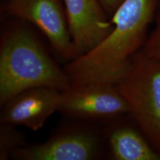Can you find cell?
Instances as JSON below:
<instances>
[{
	"mask_svg": "<svg viewBox=\"0 0 160 160\" xmlns=\"http://www.w3.org/2000/svg\"><path fill=\"white\" fill-rule=\"evenodd\" d=\"M160 0H124L111 17L113 28L85 54L66 63L71 85H117L128 73L133 55L142 49Z\"/></svg>",
	"mask_w": 160,
	"mask_h": 160,
	"instance_id": "6da1fadb",
	"label": "cell"
},
{
	"mask_svg": "<svg viewBox=\"0 0 160 160\" xmlns=\"http://www.w3.org/2000/svg\"><path fill=\"white\" fill-rule=\"evenodd\" d=\"M30 24L13 19L0 42V105L17 93L36 87L66 91L71 86L64 68L56 62Z\"/></svg>",
	"mask_w": 160,
	"mask_h": 160,
	"instance_id": "7a4b0ae2",
	"label": "cell"
},
{
	"mask_svg": "<svg viewBox=\"0 0 160 160\" xmlns=\"http://www.w3.org/2000/svg\"><path fill=\"white\" fill-rule=\"evenodd\" d=\"M116 85L128 106V116L160 153V62L140 50Z\"/></svg>",
	"mask_w": 160,
	"mask_h": 160,
	"instance_id": "3957f363",
	"label": "cell"
},
{
	"mask_svg": "<svg viewBox=\"0 0 160 160\" xmlns=\"http://www.w3.org/2000/svg\"><path fill=\"white\" fill-rule=\"evenodd\" d=\"M77 121V120H76ZM107 145L102 130L79 121L59 127L45 142L24 145L13 152L19 160H97L105 157Z\"/></svg>",
	"mask_w": 160,
	"mask_h": 160,
	"instance_id": "277c9868",
	"label": "cell"
},
{
	"mask_svg": "<svg viewBox=\"0 0 160 160\" xmlns=\"http://www.w3.org/2000/svg\"><path fill=\"white\" fill-rule=\"evenodd\" d=\"M3 9L8 17L39 29L62 62L68 63L78 57L63 0H5Z\"/></svg>",
	"mask_w": 160,
	"mask_h": 160,
	"instance_id": "5b68a950",
	"label": "cell"
},
{
	"mask_svg": "<svg viewBox=\"0 0 160 160\" xmlns=\"http://www.w3.org/2000/svg\"><path fill=\"white\" fill-rule=\"evenodd\" d=\"M57 111L77 121L107 123L128 115V106L117 85L87 83L62 91Z\"/></svg>",
	"mask_w": 160,
	"mask_h": 160,
	"instance_id": "8992f818",
	"label": "cell"
},
{
	"mask_svg": "<svg viewBox=\"0 0 160 160\" xmlns=\"http://www.w3.org/2000/svg\"><path fill=\"white\" fill-rule=\"evenodd\" d=\"M78 57L89 52L113 28L99 0H63Z\"/></svg>",
	"mask_w": 160,
	"mask_h": 160,
	"instance_id": "52a82bcc",
	"label": "cell"
},
{
	"mask_svg": "<svg viewBox=\"0 0 160 160\" xmlns=\"http://www.w3.org/2000/svg\"><path fill=\"white\" fill-rule=\"evenodd\" d=\"M61 92L48 87H36L17 93L2 106L0 122L25 126L31 131L41 129L58 111Z\"/></svg>",
	"mask_w": 160,
	"mask_h": 160,
	"instance_id": "ba28073f",
	"label": "cell"
},
{
	"mask_svg": "<svg viewBox=\"0 0 160 160\" xmlns=\"http://www.w3.org/2000/svg\"><path fill=\"white\" fill-rule=\"evenodd\" d=\"M102 131L111 159L160 160V153L124 117L107 122Z\"/></svg>",
	"mask_w": 160,
	"mask_h": 160,
	"instance_id": "9c48e42d",
	"label": "cell"
},
{
	"mask_svg": "<svg viewBox=\"0 0 160 160\" xmlns=\"http://www.w3.org/2000/svg\"><path fill=\"white\" fill-rule=\"evenodd\" d=\"M0 123V160H7L16 150L26 145V137L16 125Z\"/></svg>",
	"mask_w": 160,
	"mask_h": 160,
	"instance_id": "30bf717a",
	"label": "cell"
},
{
	"mask_svg": "<svg viewBox=\"0 0 160 160\" xmlns=\"http://www.w3.org/2000/svg\"><path fill=\"white\" fill-rule=\"evenodd\" d=\"M142 50L148 56L160 62V2L155 28L148 36Z\"/></svg>",
	"mask_w": 160,
	"mask_h": 160,
	"instance_id": "8fae6325",
	"label": "cell"
},
{
	"mask_svg": "<svg viewBox=\"0 0 160 160\" xmlns=\"http://www.w3.org/2000/svg\"><path fill=\"white\" fill-rule=\"evenodd\" d=\"M123 1L124 0H99L110 19Z\"/></svg>",
	"mask_w": 160,
	"mask_h": 160,
	"instance_id": "7c38bea8",
	"label": "cell"
}]
</instances>
